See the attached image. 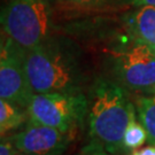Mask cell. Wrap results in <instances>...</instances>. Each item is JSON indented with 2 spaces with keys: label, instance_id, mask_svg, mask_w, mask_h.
<instances>
[{
  "label": "cell",
  "instance_id": "cell-2",
  "mask_svg": "<svg viewBox=\"0 0 155 155\" xmlns=\"http://www.w3.org/2000/svg\"><path fill=\"white\" fill-rule=\"evenodd\" d=\"M24 66L35 93H83L84 77L77 62L51 40L25 51Z\"/></svg>",
  "mask_w": 155,
  "mask_h": 155
},
{
  "label": "cell",
  "instance_id": "cell-13",
  "mask_svg": "<svg viewBox=\"0 0 155 155\" xmlns=\"http://www.w3.org/2000/svg\"><path fill=\"white\" fill-rule=\"evenodd\" d=\"M81 155H113L109 152H107L106 150H104L101 146L94 144L92 146H90L89 148H86L84 153H82Z\"/></svg>",
  "mask_w": 155,
  "mask_h": 155
},
{
  "label": "cell",
  "instance_id": "cell-8",
  "mask_svg": "<svg viewBox=\"0 0 155 155\" xmlns=\"http://www.w3.org/2000/svg\"><path fill=\"white\" fill-rule=\"evenodd\" d=\"M130 29L136 41L148 46L155 52V7H139L130 18Z\"/></svg>",
  "mask_w": 155,
  "mask_h": 155
},
{
  "label": "cell",
  "instance_id": "cell-12",
  "mask_svg": "<svg viewBox=\"0 0 155 155\" xmlns=\"http://www.w3.org/2000/svg\"><path fill=\"white\" fill-rule=\"evenodd\" d=\"M20 153L14 144L13 137H2L0 143V155H17Z\"/></svg>",
  "mask_w": 155,
  "mask_h": 155
},
{
  "label": "cell",
  "instance_id": "cell-1",
  "mask_svg": "<svg viewBox=\"0 0 155 155\" xmlns=\"http://www.w3.org/2000/svg\"><path fill=\"white\" fill-rule=\"evenodd\" d=\"M136 105L131 102L121 84L98 79L89 98V129L94 144L110 154L124 150L123 138L136 118Z\"/></svg>",
  "mask_w": 155,
  "mask_h": 155
},
{
  "label": "cell",
  "instance_id": "cell-6",
  "mask_svg": "<svg viewBox=\"0 0 155 155\" xmlns=\"http://www.w3.org/2000/svg\"><path fill=\"white\" fill-rule=\"evenodd\" d=\"M25 51L6 36L0 55V99L27 108L33 95L25 66Z\"/></svg>",
  "mask_w": 155,
  "mask_h": 155
},
{
  "label": "cell",
  "instance_id": "cell-4",
  "mask_svg": "<svg viewBox=\"0 0 155 155\" xmlns=\"http://www.w3.org/2000/svg\"><path fill=\"white\" fill-rule=\"evenodd\" d=\"M89 99L83 93H33L27 115L30 122L74 132L87 114Z\"/></svg>",
  "mask_w": 155,
  "mask_h": 155
},
{
  "label": "cell",
  "instance_id": "cell-9",
  "mask_svg": "<svg viewBox=\"0 0 155 155\" xmlns=\"http://www.w3.org/2000/svg\"><path fill=\"white\" fill-rule=\"evenodd\" d=\"M136 110L139 122L147 132V141L155 146V93L139 95L136 99Z\"/></svg>",
  "mask_w": 155,
  "mask_h": 155
},
{
  "label": "cell",
  "instance_id": "cell-17",
  "mask_svg": "<svg viewBox=\"0 0 155 155\" xmlns=\"http://www.w3.org/2000/svg\"><path fill=\"white\" fill-rule=\"evenodd\" d=\"M17 155H30V154H24V153H21V152H20V153H18Z\"/></svg>",
  "mask_w": 155,
  "mask_h": 155
},
{
  "label": "cell",
  "instance_id": "cell-16",
  "mask_svg": "<svg viewBox=\"0 0 155 155\" xmlns=\"http://www.w3.org/2000/svg\"><path fill=\"white\" fill-rule=\"evenodd\" d=\"M66 2H71V4H78V5H95L99 4L104 0H61Z\"/></svg>",
  "mask_w": 155,
  "mask_h": 155
},
{
  "label": "cell",
  "instance_id": "cell-10",
  "mask_svg": "<svg viewBox=\"0 0 155 155\" xmlns=\"http://www.w3.org/2000/svg\"><path fill=\"white\" fill-rule=\"evenodd\" d=\"M25 115L22 107L13 104L11 101L0 100V134L1 138L13 130H16L25 121Z\"/></svg>",
  "mask_w": 155,
  "mask_h": 155
},
{
  "label": "cell",
  "instance_id": "cell-7",
  "mask_svg": "<svg viewBox=\"0 0 155 155\" xmlns=\"http://www.w3.org/2000/svg\"><path fill=\"white\" fill-rule=\"evenodd\" d=\"M71 132L29 121L22 131L13 136L18 152L30 155H62L68 148Z\"/></svg>",
  "mask_w": 155,
  "mask_h": 155
},
{
  "label": "cell",
  "instance_id": "cell-15",
  "mask_svg": "<svg viewBox=\"0 0 155 155\" xmlns=\"http://www.w3.org/2000/svg\"><path fill=\"white\" fill-rule=\"evenodd\" d=\"M154 154V146H147L141 150H134L130 155H153Z\"/></svg>",
  "mask_w": 155,
  "mask_h": 155
},
{
  "label": "cell",
  "instance_id": "cell-11",
  "mask_svg": "<svg viewBox=\"0 0 155 155\" xmlns=\"http://www.w3.org/2000/svg\"><path fill=\"white\" fill-rule=\"evenodd\" d=\"M147 141V132L144 125L137 120L130 123L123 138V146L124 150H134L141 147Z\"/></svg>",
  "mask_w": 155,
  "mask_h": 155
},
{
  "label": "cell",
  "instance_id": "cell-5",
  "mask_svg": "<svg viewBox=\"0 0 155 155\" xmlns=\"http://www.w3.org/2000/svg\"><path fill=\"white\" fill-rule=\"evenodd\" d=\"M113 71L124 89L143 94L155 93V52L136 41L113 55Z\"/></svg>",
  "mask_w": 155,
  "mask_h": 155
},
{
  "label": "cell",
  "instance_id": "cell-14",
  "mask_svg": "<svg viewBox=\"0 0 155 155\" xmlns=\"http://www.w3.org/2000/svg\"><path fill=\"white\" fill-rule=\"evenodd\" d=\"M125 1L136 7H143V6H154L155 7V0H125Z\"/></svg>",
  "mask_w": 155,
  "mask_h": 155
},
{
  "label": "cell",
  "instance_id": "cell-3",
  "mask_svg": "<svg viewBox=\"0 0 155 155\" xmlns=\"http://www.w3.org/2000/svg\"><path fill=\"white\" fill-rule=\"evenodd\" d=\"M5 35L24 51L48 40L51 9L46 0H11L1 13Z\"/></svg>",
  "mask_w": 155,
  "mask_h": 155
}]
</instances>
